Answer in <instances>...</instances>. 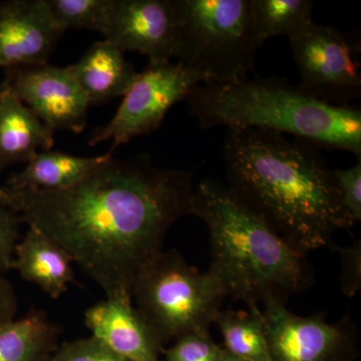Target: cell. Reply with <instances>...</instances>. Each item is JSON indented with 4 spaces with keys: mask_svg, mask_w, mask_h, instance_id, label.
<instances>
[{
    "mask_svg": "<svg viewBox=\"0 0 361 361\" xmlns=\"http://www.w3.org/2000/svg\"><path fill=\"white\" fill-rule=\"evenodd\" d=\"M195 171L158 168L148 155L113 157L68 189L2 186L0 200L56 242L106 297H132L171 226L190 215Z\"/></svg>",
    "mask_w": 361,
    "mask_h": 361,
    "instance_id": "cell-1",
    "label": "cell"
},
{
    "mask_svg": "<svg viewBox=\"0 0 361 361\" xmlns=\"http://www.w3.org/2000/svg\"><path fill=\"white\" fill-rule=\"evenodd\" d=\"M224 161L228 188L298 253L332 247L355 224L320 147L254 128H230Z\"/></svg>",
    "mask_w": 361,
    "mask_h": 361,
    "instance_id": "cell-2",
    "label": "cell"
},
{
    "mask_svg": "<svg viewBox=\"0 0 361 361\" xmlns=\"http://www.w3.org/2000/svg\"><path fill=\"white\" fill-rule=\"evenodd\" d=\"M190 215L200 218L208 228L209 270L227 296L243 301L248 308L271 299L286 303L312 283L306 256L249 211L227 185L202 180L195 188Z\"/></svg>",
    "mask_w": 361,
    "mask_h": 361,
    "instance_id": "cell-3",
    "label": "cell"
},
{
    "mask_svg": "<svg viewBox=\"0 0 361 361\" xmlns=\"http://www.w3.org/2000/svg\"><path fill=\"white\" fill-rule=\"evenodd\" d=\"M203 129L254 128L341 149L361 159V110L318 101L285 78L208 82L187 97Z\"/></svg>",
    "mask_w": 361,
    "mask_h": 361,
    "instance_id": "cell-4",
    "label": "cell"
},
{
    "mask_svg": "<svg viewBox=\"0 0 361 361\" xmlns=\"http://www.w3.org/2000/svg\"><path fill=\"white\" fill-rule=\"evenodd\" d=\"M224 286L210 270L201 273L176 250L161 251L133 285L132 299L163 348L190 334H210Z\"/></svg>",
    "mask_w": 361,
    "mask_h": 361,
    "instance_id": "cell-5",
    "label": "cell"
},
{
    "mask_svg": "<svg viewBox=\"0 0 361 361\" xmlns=\"http://www.w3.org/2000/svg\"><path fill=\"white\" fill-rule=\"evenodd\" d=\"M180 28L178 63L204 84L248 78L260 47L251 0H173Z\"/></svg>",
    "mask_w": 361,
    "mask_h": 361,
    "instance_id": "cell-6",
    "label": "cell"
},
{
    "mask_svg": "<svg viewBox=\"0 0 361 361\" xmlns=\"http://www.w3.org/2000/svg\"><path fill=\"white\" fill-rule=\"evenodd\" d=\"M202 84L201 75L180 63H149L123 94L122 104L111 122L94 130L90 146L111 141L109 152L115 153L130 140L154 132L169 111Z\"/></svg>",
    "mask_w": 361,
    "mask_h": 361,
    "instance_id": "cell-7",
    "label": "cell"
},
{
    "mask_svg": "<svg viewBox=\"0 0 361 361\" xmlns=\"http://www.w3.org/2000/svg\"><path fill=\"white\" fill-rule=\"evenodd\" d=\"M300 75L298 87L334 106H351L361 94L358 59L350 42L334 26L311 23L288 37Z\"/></svg>",
    "mask_w": 361,
    "mask_h": 361,
    "instance_id": "cell-8",
    "label": "cell"
},
{
    "mask_svg": "<svg viewBox=\"0 0 361 361\" xmlns=\"http://www.w3.org/2000/svg\"><path fill=\"white\" fill-rule=\"evenodd\" d=\"M285 304L271 299L260 312L273 361H353L357 357V336L349 316L329 323L322 314H294Z\"/></svg>",
    "mask_w": 361,
    "mask_h": 361,
    "instance_id": "cell-9",
    "label": "cell"
},
{
    "mask_svg": "<svg viewBox=\"0 0 361 361\" xmlns=\"http://www.w3.org/2000/svg\"><path fill=\"white\" fill-rule=\"evenodd\" d=\"M4 84L52 132L85 130L90 104L71 66L9 68Z\"/></svg>",
    "mask_w": 361,
    "mask_h": 361,
    "instance_id": "cell-10",
    "label": "cell"
},
{
    "mask_svg": "<svg viewBox=\"0 0 361 361\" xmlns=\"http://www.w3.org/2000/svg\"><path fill=\"white\" fill-rule=\"evenodd\" d=\"M102 35L123 52L148 56L149 63H168L179 54V20L173 0H115Z\"/></svg>",
    "mask_w": 361,
    "mask_h": 361,
    "instance_id": "cell-11",
    "label": "cell"
},
{
    "mask_svg": "<svg viewBox=\"0 0 361 361\" xmlns=\"http://www.w3.org/2000/svg\"><path fill=\"white\" fill-rule=\"evenodd\" d=\"M63 30L54 23L47 0L0 4V68L47 65Z\"/></svg>",
    "mask_w": 361,
    "mask_h": 361,
    "instance_id": "cell-12",
    "label": "cell"
},
{
    "mask_svg": "<svg viewBox=\"0 0 361 361\" xmlns=\"http://www.w3.org/2000/svg\"><path fill=\"white\" fill-rule=\"evenodd\" d=\"M92 336L130 361H161L163 346L135 308L132 297H106L87 308Z\"/></svg>",
    "mask_w": 361,
    "mask_h": 361,
    "instance_id": "cell-13",
    "label": "cell"
},
{
    "mask_svg": "<svg viewBox=\"0 0 361 361\" xmlns=\"http://www.w3.org/2000/svg\"><path fill=\"white\" fill-rule=\"evenodd\" d=\"M54 135L2 82L0 85V171L14 164L27 163L39 149H51Z\"/></svg>",
    "mask_w": 361,
    "mask_h": 361,
    "instance_id": "cell-14",
    "label": "cell"
},
{
    "mask_svg": "<svg viewBox=\"0 0 361 361\" xmlns=\"http://www.w3.org/2000/svg\"><path fill=\"white\" fill-rule=\"evenodd\" d=\"M73 261L44 233L28 226L14 251L13 267L25 281L39 286L52 299H58L75 282Z\"/></svg>",
    "mask_w": 361,
    "mask_h": 361,
    "instance_id": "cell-15",
    "label": "cell"
},
{
    "mask_svg": "<svg viewBox=\"0 0 361 361\" xmlns=\"http://www.w3.org/2000/svg\"><path fill=\"white\" fill-rule=\"evenodd\" d=\"M71 68L90 106L123 96L137 75L125 52L106 40L92 44Z\"/></svg>",
    "mask_w": 361,
    "mask_h": 361,
    "instance_id": "cell-16",
    "label": "cell"
},
{
    "mask_svg": "<svg viewBox=\"0 0 361 361\" xmlns=\"http://www.w3.org/2000/svg\"><path fill=\"white\" fill-rule=\"evenodd\" d=\"M113 157L111 152L97 157L73 156L51 149L39 152L21 172L7 180L4 187L14 191L68 189Z\"/></svg>",
    "mask_w": 361,
    "mask_h": 361,
    "instance_id": "cell-17",
    "label": "cell"
},
{
    "mask_svg": "<svg viewBox=\"0 0 361 361\" xmlns=\"http://www.w3.org/2000/svg\"><path fill=\"white\" fill-rule=\"evenodd\" d=\"M61 329L45 311L30 310L0 325V361H47L59 346Z\"/></svg>",
    "mask_w": 361,
    "mask_h": 361,
    "instance_id": "cell-18",
    "label": "cell"
},
{
    "mask_svg": "<svg viewBox=\"0 0 361 361\" xmlns=\"http://www.w3.org/2000/svg\"><path fill=\"white\" fill-rule=\"evenodd\" d=\"M259 306L248 311L221 310L215 322L228 353L251 361H273L266 341Z\"/></svg>",
    "mask_w": 361,
    "mask_h": 361,
    "instance_id": "cell-19",
    "label": "cell"
},
{
    "mask_svg": "<svg viewBox=\"0 0 361 361\" xmlns=\"http://www.w3.org/2000/svg\"><path fill=\"white\" fill-rule=\"evenodd\" d=\"M252 20L259 47L273 37H290L313 23L311 0H251Z\"/></svg>",
    "mask_w": 361,
    "mask_h": 361,
    "instance_id": "cell-20",
    "label": "cell"
},
{
    "mask_svg": "<svg viewBox=\"0 0 361 361\" xmlns=\"http://www.w3.org/2000/svg\"><path fill=\"white\" fill-rule=\"evenodd\" d=\"M54 23L66 32L82 28L103 32L115 0H47Z\"/></svg>",
    "mask_w": 361,
    "mask_h": 361,
    "instance_id": "cell-21",
    "label": "cell"
},
{
    "mask_svg": "<svg viewBox=\"0 0 361 361\" xmlns=\"http://www.w3.org/2000/svg\"><path fill=\"white\" fill-rule=\"evenodd\" d=\"M222 350L210 334H190L176 339L170 348H164L161 361H221Z\"/></svg>",
    "mask_w": 361,
    "mask_h": 361,
    "instance_id": "cell-22",
    "label": "cell"
},
{
    "mask_svg": "<svg viewBox=\"0 0 361 361\" xmlns=\"http://www.w3.org/2000/svg\"><path fill=\"white\" fill-rule=\"evenodd\" d=\"M47 361H130L118 355L97 337L65 342L59 345Z\"/></svg>",
    "mask_w": 361,
    "mask_h": 361,
    "instance_id": "cell-23",
    "label": "cell"
},
{
    "mask_svg": "<svg viewBox=\"0 0 361 361\" xmlns=\"http://www.w3.org/2000/svg\"><path fill=\"white\" fill-rule=\"evenodd\" d=\"M20 215L0 200V275L13 267L14 251L20 240Z\"/></svg>",
    "mask_w": 361,
    "mask_h": 361,
    "instance_id": "cell-24",
    "label": "cell"
},
{
    "mask_svg": "<svg viewBox=\"0 0 361 361\" xmlns=\"http://www.w3.org/2000/svg\"><path fill=\"white\" fill-rule=\"evenodd\" d=\"M334 179L342 202L351 219L361 221V159L348 169L334 170Z\"/></svg>",
    "mask_w": 361,
    "mask_h": 361,
    "instance_id": "cell-25",
    "label": "cell"
},
{
    "mask_svg": "<svg viewBox=\"0 0 361 361\" xmlns=\"http://www.w3.org/2000/svg\"><path fill=\"white\" fill-rule=\"evenodd\" d=\"M341 262V282L344 295L355 296L361 288V243L355 240L348 247H332Z\"/></svg>",
    "mask_w": 361,
    "mask_h": 361,
    "instance_id": "cell-26",
    "label": "cell"
},
{
    "mask_svg": "<svg viewBox=\"0 0 361 361\" xmlns=\"http://www.w3.org/2000/svg\"><path fill=\"white\" fill-rule=\"evenodd\" d=\"M18 310V296L13 284L4 275H0V325L14 319Z\"/></svg>",
    "mask_w": 361,
    "mask_h": 361,
    "instance_id": "cell-27",
    "label": "cell"
},
{
    "mask_svg": "<svg viewBox=\"0 0 361 361\" xmlns=\"http://www.w3.org/2000/svg\"><path fill=\"white\" fill-rule=\"evenodd\" d=\"M221 361H251V360H244V358L238 357V356L232 355V353H228L227 350H225V349L223 348L222 355H221Z\"/></svg>",
    "mask_w": 361,
    "mask_h": 361,
    "instance_id": "cell-28",
    "label": "cell"
},
{
    "mask_svg": "<svg viewBox=\"0 0 361 361\" xmlns=\"http://www.w3.org/2000/svg\"></svg>",
    "mask_w": 361,
    "mask_h": 361,
    "instance_id": "cell-29",
    "label": "cell"
}]
</instances>
